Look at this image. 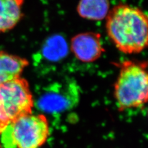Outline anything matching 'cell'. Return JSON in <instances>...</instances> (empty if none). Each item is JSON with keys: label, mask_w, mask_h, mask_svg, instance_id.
<instances>
[{"label": "cell", "mask_w": 148, "mask_h": 148, "mask_svg": "<svg viewBox=\"0 0 148 148\" xmlns=\"http://www.w3.org/2000/svg\"><path fill=\"white\" fill-rule=\"evenodd\" d=\"M71 49L79 61L91 62L98 59L104 51L101 34L95 32H83L73 36Z\"/></svg>", "instance_id": "obj_6"}, {"label": "cell", "mask_w": 148, "mask_h": 148, "mask_svg": "<svg viewBox=\"0 0 148 148\" xmlns=\"http://www.w3.org/2000/svg\"><path fill=\"white\" fill-rule=\"evenodd\" d=\"M79 92L73 82L54 83L45 88L36 102L38 109L45 113H61L78 103Z\"/></svg>", "instance_id": "obj_5"}, {"label": "cell", "mask_w": 148, "mask_h": 148, "mask_svg": "<svg viewBox=\"0 0 148 148\" xmlns=\"http://www.w3.org/2000/svg\"><path fill=\"white\" fill-rule=\"evenodd\" d=\"M0 148H3V147H2V146H1V145H0Z\"/></svg>", "instance_id": "obj_12"}, {"label": "cell", "mask_w": 148, "mask_h": 148, "mask_svg": "<svg viewBox=\"0 0 148 148\" xmlns=\"http://www.w3.org/2000/svg\"><path fill=\"white\" fill-rule=\"evenodd\" d=\"M25 0H0V33L12 30L18 24L24 14Z\"/></svg>", "instance_id": "obj_7"}, {"label": "cell", "mask_w": 148, "mask_h": 148, "mask_svg": "<svg viewBox=\"0 0 148 148\" xmlns=\"http://www.w3.org/2000/svg\"><path fill=\"white\" fill-rule=\"evenodd\" d=\"M29 64L24 58L0 51V85L21 77Z\"/></svg>", "instance_id": "obj_8"}, {"label": "cell", "mask_w": 148, "mask_h": 148, "mask_svg": "<svg viewBox=\"0 0 148 148\" xmlns=\"http://www.w3.org/2000/svg\"><path fill=\"white\" fill-rule=\"evenodd\" d=\"M4 128H5V127H4L3 125L1 123V122H0V133H1V132L3 130Z\"/></svg>", "instance_id": "obj_11"}, {"label": "cell", "mask_w": 148, "mask_h": 148, "mask_svg": "<svg viewBox=\"0 0 148 148\" xmlns=\"http://www.w3.org/2000/svg\"><path fill=\"white\" fill-rule=\"evenodd\" d=\"M114 85V98L120 110L141 107L147 103V63L125 61L120 64Z\"/></svg>", "instance_id": "obj_2"}, {"label": "cell", "mask_w": 148, "mask_h": 148, "mask_svg": "<svg viewBox=\"0 0 148 148\" xmlns=\"http://www.w3.org/2000/svg\"><path fill=\"white\" fill-rule=\"evenodd\" d=\"M34 100L29 83L21 77L0 85V122L4 127L32 113Z\"/></svg>", "instance_id": "obj_4"}, {"label": "cell", "mask_w": 148, "mask_h": 148, "mask_svg": "<svg viewBox=\"0 0 148 148\" xmlns=\"http://www.w3.org/2000/svg\"><path fill=\"white\" fill-rule=\"evenodd\" d=\"M105 20L106 33L120 51L132 54L146 49L148 18L141 9L120 3L110 9Z\"/></svg>", "instance_id": "obj_1"}, {"label": "cell", "mask_w": 148, "mask_h": 148, "mask_svg": "<svg viewBox=\"0 0 148 148\" xmlns=\"http://www.w3.org/2000/svg\"><path fill=\"white\" fill-rule=\"evenodd\" d=\"M0 134L3 148H39L47 140L49 127L45 115L31 113L9 123Z\"/></svg>", "instance_id": "obj_3"}, {"label": "cell", "mask_w": 148, "mask_h": 148, "mask_svg": "<svg viewBox=\"0 0 148 148\" xmlns=\"http://www.w3.org/2000/svg\"><path fill=\"white\" fill-rule=\"evenodd\" d=\"M110 10V0H79L77 12L80 17L88 21L105 19Z\"/></svg>", "instance_id": "obj_9"}, {"label": "cell", "mask_w": 148, "mask_h": 148, "mask_svg": "<svg viewBox=\"0 0 148 148\" xmlns=\"http://www.w3.org/2000/svg\"><path fill=\"white\" fill-rule=\"evenodd\" d=\"M67 45L62 39H52L45 46L44 56L49 61H58L66 55Z\"/></svg>", "instance_id": "obj_10"}]
</instances>
